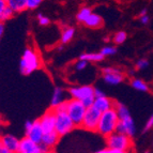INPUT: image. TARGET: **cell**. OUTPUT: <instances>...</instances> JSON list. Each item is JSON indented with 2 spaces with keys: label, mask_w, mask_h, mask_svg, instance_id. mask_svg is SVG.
I'll return each mask as SVG.
<instances>
[{
  "label": "cell",
  "mask_w": 153,
  "mask_h": 153,
  "mask_svg": "<svg viewBox=\"0 0 153 153\" xmlns=\"http://www.w3.org/2000/svg\"><path fill=\"white\" fill-rule=\"evenodd\" d=\"M119 120L120 119H119L116 108L103 112L100 119L99 126H97V133H100L104 137H108L109 135L116 133Z\"/></svg>",
  "instance_id": "1"
},
{
  "label": "cell",
  "mask_w": 153,
  "mask_h": 153,
  "mask_svg": "<svg viewBox=\"0 0 153 153\" xmlns=\"http://www.w3.org/2000/svg\"><path fill=\"white\" fill-rule=\"evenodd\" d=\"M39 68H40V59L36 51L31 47H27L24 51L21 63H19L22 74L29 75L32 72L36 71Z\"/></svg>",
  "instance_id": "2"
},
{
  "label": "cell",
  "mask_w": 153,
  "mask_h": 153,
  "mask_svg": "<svg viewBox=\"0 0 153 153\" xmlns=\"http://www.w3.org/2000/svg\"><path fill=\"white\" fill-rule=\"evenodd\" d=\"M106 143L108 146V149H118L128 152L133 148L132 137L118 132L106 137Z\"/></svg>",
  "instance_id": "3"
},
{
  "label": "cell",
  "mask_w": 153,
  "mask_h": 153,
  "mask_svg": "<svg viewBox=\"0 0 153 153\" xmlns=\"http://www.w3.org/2000/svg\"><path fill=\"white\" fill-rule=\"evenodd\" d=\"M87 111V107L82 104V101L72 99L68 101V114L75 123L76 126H80Z\"/></svg>",
  "instance_id": "4"
},
{
  "label": "cell",
  "mask_w": 153,
  "mask_h": 153,
  "mask_svg": "<svg viewBox=\"0 0 153 153\" xmlns=\"http://www.w3.org/2000/svg\"><path fill=\"white\" fill-rule=\"evenodd\" d=\"M56 112V111H55ZM75 123L71 119L68 111L56 112V131L60 136H64L75 128Z\"/></svg>",
  "instance_id": "5"
},
{
  "label": "cell",
  "mask_w": 153,
  "mask_h": 153,
  "mask_svg": "<svg viewBox=\"0 0 153 153\" xmlns=\"http://www.w3.org/2000/svg\"><path fill=\"white\" fill-rule=\"evenodd\" d=\"M101 116H102V112L97 110L94 106L87 108V111H86V115H85L80 126L86 131L97 132V126H99Z\"/></svg>",
  "instance_id": "6"
},
{
  "label": "cell",
  "mask_w": 153,
  "mask_h": 153,
  "mask_svg": "<svg viewBox=\"0 0 153 153\" xmlns=\"http://www.w3.org/2000/svg\"><path fill=\"white\" fill-rule=\"evenodd\" d=\"M94 91L95 88H93L92 86H89V85L80 86V87H73L69 90L72 99L79 100L82 102L85 100L89 99V97H95Z\"/></svg>",
  "instance_id": "7"
},
{
  "label": "cell",
  "mask_w": 153,
  "mask_h": 153,
  "mask_svg": "<svg viewBox=\"0 0 153 153\" xmlns=\"http://www.w3.org/2000/svg\"><path fill=\"white\" fill-rule=\"evenodd\" d=\"M39 120H40L44 133H49L55 131V128H56V112H55L54 108L47 110Z\"/></svg>",
  "instance_id": "8"
},
{
  "label": "cell",
  "mask_w": 153,
  "mask_h": 153,
  "mask_svg": "<svg viewBox=\"0 0 153 153\" xmlns=\"http://www.w3.org/2000/svg\"><path fill=\"white\" fill-rule=\"evenodd\" d=\"M44 134H45V133H44L43 128H42L40 120H36L33 122L30 130L26 131V137L30 138L31 140L34 141V143H38V145L42 143V139H43Z\"/></svg>",
  "instance_id": "9"
},
{
  "label": "cell",
  "mask_w": 153,
  "mask_h": 153,
  "mask_svg": "<svg viewBox=\"0 0 153 153\" xmlns=\"http://www.w3.org/2000/svg\"><path fill=\"white\" fill-rule=\"evenodd\" d=\"M116 132L124 134V135H128L130 137H133V136L135 135L136 128L132 117L128 118V119H124V120H119Z\"/></svg>",
  "instance_id": "10"
},
{
  "label": "cell",
  "mask_w": 153,
  "mask_h": 153,
  "mask_svg": "<svg viewBox=\"0 0 153 153\" xmlns=\"http://www.w3.org/2000/svg\"><path fill=\"white\" fill-rule=\"evenodd\" d=\"M116 104H117V102H115L114 100L109 99L107 97H95L93 106L103 114V112L107 111V110L115 108Z\"/></svg>",
  "instance_id": "11"
},
{
  "label": "cell",
  "mask_w": 153,
  "mask_h": 153,
  "mask_svg": "<svg viewBox=\"0 0 153 153\" xmlns=\"http://www.w3.org/2000/svg\"><path fill=\"white\" fill-rule=\"evenodd\" d=\"M21 153H42L41 149H40V145L32 141L30 138L24 137L21 140V145H19V151Z\"/></svg>",
  "instance_id": "12"
},
{
  "label": "cell",
  "mask_w": 153,
  "mask_h": 153,
  "mask_svg": "<svg viewBox=\"0 0 153 153\" xmlns=\"http://www.w3.org/2000/svg\"><path fill=\"white\" fill-rule=\"evenodd\" d=\"M0 145L4 146L5 148H8L9 150L13 151L14 153H17L19 151L21 140H18L14 135L7 134V135H2L1 140H0Z\"/></svg>",
  "instance_id": "13"
},
{
  "label": "cell",
  "mask_w": 153,
  "mask_h": 153,
  "mask_svg": "<svg viewBox=\"0 0 153 153\" xmlns=\"http://www.w3.org/2000/svg\"><path fill=\"white\" fill-rule=\"evenodd\" d=\"M61 136L59 135L56 131H53V132L45 133L43 136V139H42V143L45 145L47 148H49L51 150V148H54L55 146L58 143L59 138Z\"/></svg>",
  "instance_id": "14"
},
{
  "label": "cell",
  "mask_w": 153,
  "mask_h": 153,
  "mask_svg": "<svg viewBox=\"0 0 153 153\" xmlns=\"http://www.w3.org/2000/svg\"><path fill=\"white\" fill-rule=\"evenodd\" d=\"M84 24L86 27H88V28L99 29V28H102L103 27L104 21H103V18L100 15H97V14H95V13H92Z\"/></svg>",
  "instance_id": "15"
},
{
  "label": "cell",
  "mask_w": 153,
  "mask_h": 153,
  "mask_svg": "<svg viewBox=\"0 0 153 153\" xmlns=\"http://www.w3.org/2000/svg\"><path fill=\"white\" fill-rule=\"evenodd\" d=\"M14 11L7 4L5 0H0V21L1 23H4L8 19H11L14 15Z\"/></svg>",
  "instance_id": "16"
},
{
  "label": "cell",
  "mask_w": 153,
  "mask_h": 153,
  "mask_svg": "<svg viewBox=\"0 0 153 153\" xmlns=\"http://www.w3.org/2000/svg\"><path fill=\"white\" fill-rule=\"evenodd\" d=\"M7 4L15 13H21L27 9V0H5Z\"/></svg>",
  "instance_id": "17"
},
{
  "label": "cell",
  "mask_w": 153,
  "mask_h": 153,
  "mask_svg": "<svg viewBox=\"0 0 153 153\" xmlns=\"http://www.w3.org/2000/svg\"><path fill=\"white\" fill-rule=\"evenodd\" d=\"M103 78L109 85H118L123 82L124 75L122 72H119V73H112V74H104Z\"/></svg>",
  "instance_id": "18"
},
{
  "label": "cell",
  "mask_w": 153,
  "mask_h": 153,
  "mask_svg": "<svg viewBox=\"0 0 153 153\" xmlns=\"http://www.w3.org/2000/svg\"><path fill=\"white\" fill-rule=\"evenodd\" d=\"M79 59L90 62H99V61H102L103 59H104V56L101 53H92V54L91 53H86V54L80 55Z\"/></svg>",
  "instance_id": "19"
},
{
  "label": "cell",
  "mask_w": 153,
  "mask_h": 153,
  "mask_svg": "<svg viewBox=\"0 0 153 153\" xmlns=\"http://www.w3.org/2000/svg\"><path fill=\"white\" fill-rule=\"evenodd\" d=\"M62 102H63V91L61 88H55L51 97V108H55Z\"/></svg>",
  "instance_id": "20"
},
{
  "label": "cell",
  "mask_w": 153,
  "mask_h": 153,
  "mask_svg": "<svg viewBox=\"0 0 153 153\" xmlns=\"http://www.w3.org/2000/svg\"><path fill=\"white\" fill-rule=\"evenodd\" d=\"M131 86H132L134 89L138 90V91H143V92H148L149 91V86L146 84L143 80L139 78H133L131 80Z\"/></svg>",
  "instance_id": "21"
},
{
  "label": "cell",
  "mask_w": 153,
  "mask_h": 153,
  "mask_svg": "<svg viewBox=\"0 0 153 153\" xmlns=\"http://www.w3.org/2000/svg\"><path fill=\"white\" fill-rule=\"evenodd\" d=\"M75 34V29L73 27H65L61 34V43L66 44L71 41Z\"/></svg>",
  "instance_id": "22"
},
{
  "label": "cell",
  "mask_w": 153,
  "mask_h": 153,
  "mask_svg": "<svg viewBox=\"0 0 153 153\" xmlns=\"http://www.w3.org/2000/svg\"><path fill=\"white\" fill-rule=\"evenodd\" d=\"M91 14H92L91 9L88 8V7H82V8L78 11V13H77L76 19L79 22V23H82V24H84L85 22L87 21V18L89 17V16L91 15Z\"/></svg>",
  "instance_id": "23"
},
{
  "label": "cell",
  "mask_w": 153,
  "mask_h": 153,
  "mask_svg": "<svg viewBox=\"0 0 153 153\" xmlns=\"http://www.w3.org/2000/svg\"><path fill=\"white\" fill-rule=\"evenodd\" d=\"M115 108H116V110H117L118 116H119V119H120V120H124V119H128V118L131 117L128 107L124 106L123 104H121V103H117Z\"/></svg>",
  "instance_id": "24"
},
{
  "label": "cell",
  "mask_w": 153,
  "mask_h": 153,
  "mask_svg": "<svg viewBox=\"0 0 153 153\" xmlns=\"http://www.w3.org/2000/svg\"><path fill=\"white\" fill-rule=\"evenodd\" d=\"M128 39V34L124 31H118L114 36V43L116 44H122L125 42V40Z\"/></svg>",
  "instance_id": "25"
},
{
  "label": "cell",
  "mask_w": 153,
  "mask_h": 153,
  "mask_svg": "<svg viewBox=\"0 0 153 153\" xmlns=\"http://www.w3.org/2000/svg\"><path fill=\"white\" fill-rule=\"evenodd\" d=\"M117 53V49L114 46H105L101 49V54L104 57L106 56H111V55H115Z\"/></svg>",
  "instance_id": "26"
},
{
  "label": "cell",
  "mask_w": 153,
  "mask_h": 153,
  "mask_svg": "<svg viewBox=\"0 0 153 153\" xmlns=\"http://www.w3.org/2000/svg\"><path fill=\"white\" fill-rule=\"evenodd\" d=\"M42 2H43V0H27V9L29 10L36 9Z\"/></svg>",
  "instance_id": "27"
},
{
  "label": "cell",
  "mask_w": 153,
  "mask_h": 153,
  "mask_svg": "<svg viewBox=\"0 0 153 153\" xmlns=\"http://www.w3.org/2000/svg\"><path fill=\"white\" fill-rule=\"evenodd\" d=\"M38 21H39V24L41 26H48L51 24V19H49L47 16L43 15V14H39L38 15Z\"/></svg>",
  "instance_id": "28"
},
{
  "label": "cell",
  "mask_w": 153,
  "mask_h": 153,
  "mask_svg": "<svg viewBox=\"0 0 153 153\" xmlns=\"http://www.w3.org/2000/svg\"><path fill=\"white\" fill-rule=\"evenodd\" d=\"M54 110L56 112H61V111H68V101H63L62 103L56 106L54 108Z\"/></svg>",
  "instance_id": "29"
},
{
  "label": "cell",
  "mask_w": 153,
  "mask_h": 153,
  "mask_svg": "<svg viewBox=\"0 0 153 153\" xmlns=\"http://www.w3.org/2000/svg\"><path fill=\"white\" fill-rule=\"evenodd\" d=\"M148 65H149V61L147 59H140V60H138V61L136 62V69L137 70L146 69Z\"/></svg>",
  "instance_id": "30"
},
{
  "label": "cell",
  "mask_w": 153,
  "mask_h": 153,
  "mask_svg": "<svg viewBox=\"0 0 153 153\" xmlns=\"http://www.w3.org/2000/svg\"><path fill=\"white\" fill-rule=\"evenodd\" d=\"M87 63H88V61H86V60H80V59H79L78 61L76 62V64H75V68H76L77 71H82V70H85V68L87 66Z\"/></svg>",
  "instance_id": "31"
},
{
  "label": "cell",
  "mask_w": 153,
  "mask_h": 153,
  "mask_svg": "<svg viewBox=\"0 0 153 153\" xmlns=\"http://www.w3.org/2000/svg\"><path fill=\"white\" fill-rule=\"evenodd\" d=\"M119 72H121L119 69H117V68H104V69L102 70V73L103 75L104 74H112V73H119Z\"/></svg>",
  "instance_id": "32"
},
{
  "label": "cell",
  "mask_w": 153,
  "mask_h": 153,
  "mask_svg": "<svg viewBox=\"0 0 153 153\" xmlns=\"http://www.w3.org/2000/svg\"><path fill=\"white\" fill-rule=\"evenodd\" d=\"M153 128V114H152V116L149 118V120L147 121V123H146L145 131H149L150 128Z\"/></svg>",
  "instance_id": "33"
},
{
  "label": "cell",
  "mask_w": 153,
  "mask_h": 153,
  "mask_svg": "<svg viewBox=\"0 0 153 153\" xmlns=\"http://www.w3.org/2000/svg\"><path fill=\"white\" fill-rule=\"evenodd\" d=\"M0 153H14L13 151L9 150L8 148H5L4 146L0 145Z\"/></svg>",
  "instance_id": "34"
},
{
  "label": "cell",
  "mask_w": 153,
  "mask_h": 153,
  "mask_svg": "<svg viewBox=\"0 0 153 153\" xmlns=\"http://www.w3.org/2000/svg\"><path fill=\"white\" fill-rule=\"evenodd\" d=\"M94 95H95V97H105L104 92H103V91H101V90H100V89H97V88H95V91H94Z\"/></svg>",
  "instance_id": "35"
},
{
  "label": "cell",
  "mask_w": 153,
  "mask_h": 153,
  "mask_svg": "<svg viewBox=\"0 0 153 153\" xmlns=\"http://www.w3.org/2000/svg\"><path fill=\"white\" fill-rule=\"evenodd\" d=\"M140 22L141 24H143V25H147V24L149 23V16L148 15H143L140 17Z\"/></svg>",
  "instance_id": "36"
},
{
  "label": "cell",
  "mask_w": 153,
  "mask_h": 153,
  "mask_svg": "<svg viewBox=\"0 0 153 153\" xmlns=\"http://www.w3.org/2000/svg\"><path fill=\"white\" fill-rule=\"evenodd\" d=\"M108 153H128V152L123 150H118V149H108Z\"/></svg>",
  "instance_id": "37"
},
{
  "label": "cell",
  "mask_w": 153,
  "mask_h": 153,
  "mask_svg": "<svg viewBox=\"0 0 153 153\" xmlns=\"http://www.w3.org/2000/svg\"><path fill=\"white\" fill-rule=\"evenodd\" d=\"M33 122H31V121H26L25 123V131H28L31 128V126H32Z\"/></svg>",
  "instance_id": "38"
},
{
  "label": "cell",
  "mask_w": 153,
  "mask_h": 153,
  "mask_svg": "<svg viewBox=\"0 0 153 153\" xmlns=\"http://www.w3.org/2000/svg\"><path fill=\"white\" fill-rule=\"evenodd\" d=\"M3 31H4V25H3V23L0 24V36H3Z\"/></svg>",
  "instance_id": "39"
},
{
  "label": "cell",
  "mask_w": 153,
  "mask_h": 153,
  "mask_svg": "<svg viewBox=\"0 0 153 153\" xmlns=\"http://www.w3.org/2000/svg\"><path fill=\"white\" fill-rule=\"evenodd\" d=\"M143 15H147V10H146V9H143V10L140 12V14H139V17H141V16H143Z\"/></svg>",
  "instance_id": "40"
},
{
  "label": "cell",
  "mask_w": 153,
  "mask_h": 153,
  "mask_svg": "<svg viewBox=\"0 0 153 153\" xmlns=\"http://www.w3.org/2000/svg\"><path fill=\"white\" fill-rule=\"evenodd\" d=\"M95 153H108V149H103V150H100Z\"/></svg>",
  "instance_id": "41"
},
{
  "label": "cell",
  "mask_w": 153,
  "mask_h": 153,
  "mask_svg": "<svg viewBox=\"0 0 153 153\" xmlns=\"http://www.w3.org/2000/svg\"><path fill=\"white\" fill-rule=\"evenodd\" d=\"M47 153H56V152H55L54 150H49V151H48V152H47Z\"/></svg>",
  "instance_id": "42"
},
{
  "label": "cell",
  "mask_w": 153,
  "mask_h": 153,
  "mask_svg": "<svg viewBox=\"0 0 153 153\" xmlns=\"http://www.w3.org/2000/svg\"><path fill=\"white\" fill-rule=\"evenodd\" d=\"M17 153H21V152H17Z\"/></svg>",
  "instance_id": "43"
},
{
  "label": "cell",
  "mask_w": 153,
  "mask_h": 153,
  "mask_svg": "<svg viewBox=\"0 0 153 153\" xmlns=\"http://www.w3.org/2000/svg\"><path fill=\"white\" fill-rule=\"evenodd\" d=\"M40 153H41V152H40Z\"/></svg>",
  "instance_id": "44"
}]
</instances>
